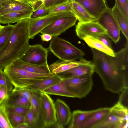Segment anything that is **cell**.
<instances>
[{"label":"cell","mask_w":128,"mask_h":128,"mask_svg":"<svg viewBox=\"0 0 128 128\" xmlns=\"http://www.w3.org/2000/svg\"><path fill=\"white\" fill-rule=\"evenodd\" d=\"M91 50L94 72L100 78L105 88L119 94L128 88V41L114 56L93 48Z\"/></svg>","instance_id":"6da1fadb"},{"label":"cell","mask_w":128,"mask_h":128,"mask_svg":"<svg viewBox=\"0 0 128 128\" xmlns=\"http://www.w3.org/2000/svg\"><path fill=\"white\" fill-rule=\"evenodd\" d=\"M29 18L21 20L13 25L9 38L0 49V69L2 70L20 59L30 45Z\"/></svg>","instance_id":"7a4b0ae2"},{"label":"cell","mask_w":128,"mask_h":128,"mask_svg":"<svg viewBox=\"0 0 128 128\" xmlns=\"http://www.w3.org/2000/svg\"><path fill=\"white\" fill-rule=\"evenodd\" d=\"M4 71L14 87L28 88L37 82L54 74H42L31 72L17 67L12 64L6 66Z\"/></svg>","instance_id":"3957f363"},{"label":"cell","mask_w":128,"mask_h":128,"mask_svg":"<svg viewBox=\"0 0 128 128\" xmlns=\"http://www.w3.org/2000/svg\"><path fill=\"white\" fill-rule=\"evenodd\" d=\"M50 41L48 50L60 60H74L83 58L84 53L69 42L58 36H53Z\"/></svg>","instance_id":"277c9868"},{"label":"cell","mask_w":128,"mask_h":128,"mask_svg":"<svg viewBox=\"0 0 128 128\" xmlns=\"http://www.w3.org/2000/svg\"><path fill=\"white\" fill-rule=\"evenodd\" d=\"M67 89L75 98H82L91 90L93 85L92 75L63 78Z\"/></svg>","instance_id":"5b68a950"},{"label":"cell","mask_w":128,"mask_h":128,"mask_svg":"<svg viewBox=\"0 0 128 128\" xmlns=\"http://www.w3.org/2000/svg\"><path fill=\"white\" fill-rule=\"evenodd\" d=\"M74 15L72 12H60L49 13L48 15L35 18H29L28 31L30 38L34 37L46 27L58 19L66 16Z\"/></svg>","instance_id":"8992f818"},{"label":"cell","mask_w":128,"mask_h":128,"mask_svg":"<svg viewBox=\"0 0 128 128\" xmlns=\"http://www.w3.org/2000/svg\"><path fill=\"white\" fill-rule=\"evenodd\" d=\"M96 22L104 28L108 37L116 44L120 39V30L112 14L111 9L107 7Z\"/></svg>","instance_id":"52a82bcc"},{"label":"cell","mask_w":128,"mask_h":128,"mask_svg":"<svg viewBox=\"0 0 128 128\" xmlns=\"http://www.w3.org/2000/svg\"><path fill=\"white\" fill-rule=\"evenodd\" d=\"M48 50L40 44L29 45L20 58L26 62L38 65H48L47 57Z\"/></svg>","instance_id":"ba28073f"},{"label":"cell","mask_w":128,"mask_h":128,"mask_svg":"<svg viewBox=\"0 0 128 128\" xmlns=\"http://www.w3.org/2000/svg\"><path fill=\"white\" fill-rule=\"evenodd\" d=\"M40 96L42 111L43 128H48L57 122L54 103L48 94L40 92Z\"/></svg>","instance_id":"9c48e42d"},{"label":"cell","mask_w":128,"mask_h":128,"mask_svg":"<svg viewBox=\"0 0 128 128\" xmlns=\"http://www.w3.org/2000/svg\"><path fill=\"white\" fill-rule=\"evenodd\" d=\"M77 20L74 15L60 18L46 27L40 32L42 34H49L52 37L58 36L74 26Z\"/></svg>","instance_id":"30bf717a"},{"label":"cell","mask_w":128,"mask_h":128,"mask_svg":"<svg viewBox=\"0 0 128 128\" xmlns=\"http://www.w3.org/2000/svg\"><path fill=\"white\" fill-rule=\"evenodd\" d=\"M77 36L81 40L90 36L96 38L100 34H106V30L97 22H78L76 26Z\"/></svg>","instance_id":"8fae6325"},{"label":"cell","mask_w":128,"mask_h":128,"mask_svg":"<svg viewBox=\"0 0 128 128\" xmlns=\"http://www.w3.org/2000/svg\"><path fill=\"white\" fill-rule=\"evenodd\" d=\"M81 5L92 17L97 20L108 7L105 0H72Z\"/></svg>","instance_id":"7c38bea8"},{"label":"cell","mask_w":128,"mask_h":128,"mask_svg":"<svg viewBox=\"0 0 128 128\" xmlns=\"http://www.w3.org/2000/svg\"><path fill=\"white\" fill-rule=\"evenodd\" d=\"M128 119L111 111L105 119L94 128H127Z\"/></svg>","instance_id":"4fadbf2b"},{"label":"cell","mask_w":128,"mask_h":128,"mask_svg":"<svg viewBox=\"0 0 128 128\" xmlns=\"http://www.w3.org/2000/svg\"><path fill=\"white\" fill-rule=\"evenodd\" d=\"M110 111V108H100L98 110L88 117L76 128H94L105 119Z\"/></svg>","instance_id":"5bb4252c"},{"label":"cell","mask_w":128,"mask_h":128,"mask_svg":"<svg viewBox=\"0 0 128 128\" xmlns=\"http://www.w3.org/2000/svg\"><path fill=\"white\" fill-rule=\"evenodd\" d=\"M83 58L78 61L75 60L57 61L49 66L51 71L54 74H58L82 64L92 63Z\"/></svg>","instance_id":"9a60e30c"},{"label":"cell","mask_w":128,"mask_h":128,"mask_svg":"<svg viewBox=\"0 0 128 128\" xmlns=\"http://www.w3.org/2000/svg\"><path fill=\"white\" fill-rule=\"evenodd\" d=\"M57 122L63 126L68 124L72 113L68 106L62 100L57 99L54 103Z\"/></svg>","instance_id":"2e32d148"},{"label":"cell","mask_w":128,"mask_h":128,"mask_svg":"<svg viewBox=\"0 0 128 128\" xmlns=\"http://www.w3.org/2000/svg\"><path fill=\"white\" fill-rule=\"evenodd\" d=\"M31 106L36 120V128H43V120L40 96V92L30 90Z\"/></svg>","instance_id":"e0dca14e"},{"label":"cell","mask_w":128,"mask_h":128,"mask_svg":"<svg viewBox=\"0 0 128 128\" xmlns=\"http://www.w3.org/2000/svg\"><path fill=\"white\" fill-rule=\"evenodd\" d=\"M0 16L13 11L32 10L30 4L17 0H0Z\"/></svg>","instance_id":"ac0fdd59"},{"label":"cell","mask_w":128,"mask_h":128,"mask_svg":"<svg viewBox=\"0 0 128 128\" xmlns=\"http://www.w3.org/2000/svg\"><path fill=\"white\" fill-rule=\"evenodd\" d=\"M33 12L32 9L10 12L0 16V23L8 24L17 23L22 20L30 18Z\"/></svg>","instance_id":"d6986e66"},{"label":"cell","mask_w":128,"mask_h":128,"mask_svg":"<svg viewBox=\"0 0 128 128\" xmlns=\"http://www.w3.org/2000/svg\"><path fill=\"white\" fill-rule=\"evenodd\" d=\"M15 66L29 72L37 74H51L53 73L50 70L49 66L38 65L23 62L20 59L12 63Z\"/></svg>","instance_id":"ffe728a7"},{"label":"cell","mask_w":128,"mask_h":128,"mask_svg":"<svg viewBox=\"0 0 128 128\" xmlns=\"http://www.w3.org/2000/svg\"><path fill=\"white\" fill-rule=\"evenodd\" d=\"M94 72L92 62L81 65L58 74H68V77H74L92 75Z\"/></svg>","instance_id":"44dd1931"},{"label":"cell","mask_w":128,"mask_h":128,"mask_svg":"<svg viewBox=\"0 0 128 128\" xmlns=\"http://www.w3.org/2000/svg\"><path fill=\"white\" fill-rule=\"evenodd\" d=\"M68 4L79 22H84L97 21L96 19L91 16L78 3L72 0L68 3Z\"/></svg>","instance_id":"7402d4cb"},{"label":"cell","mask_w":128,"mask_h":128,"mask_svg":"<svg viewBox=\"0 0 128 128\" xmlns=\"http://www.w3.org/2000/svg\"><path fill=\"white\" fill-rule=\"evenodd\" d=\"M99 109L100 108L89 110H77L74 111L72 113L68 128H76L78 126Z\"/></svg>","instance_id":"603a6c76"},{"label":"cell","mask_w":128,"mask_h":128,"mask_svg":"<svg viewBox=\"0 0 128 128\" xmlns=\"http://www.w3.org/2000/svg\"><path fill=\"white\" fill-rule=\"evenodd\" d=\"M63 78L60 76L54 74L48 78L40 80L28 89L30 90L42 92L58 83Z\"/></svg>","instance_id":"cb8c5ba5"},{"label":"cell","mask_w":128,"mask_h":128,"mask_svg":"<svg viewBox=\"0 0 128 128\" xmlns=\"http://www.w3.org/2000/svg\"><path fill=\"white\" fill-rule=\"evenodd\" d=\"M91 48L112 56H115V53L112 48L108 47L98 39L90 36L85 38L83 40Z\"/></svg>","instance_id":"d4e9b609"},{"label":"cell","mask_w":128,"mask_h":128,"mask_svg":"<svg viewBox=\"0 0 128 128\" xmlns=\"http://www.w3.org/2000/svg\"><path fill=\"white\" fill-rule=\"evenodd\" d=\"M42 92L48 94L75 98V96L68 90L62 79L58 83Z\"/></svg>","instance_id":"484cf974"},{"label":"cell","mask_w":128,"mask_h":128,"mask_svg":"<svg viewBox=\"0 0 128 128\" xmlns=\"http://www.w3.org/2000/svg\"><path fill=\"white\" fill-rule=\"evenodd\" d=\"M112 14L116 21L120 30L127 40L128 41V21L120 10L116 5L111 9Z\"/></svg>","instance_id":"4316f807"},{"label":"cell","mask_w":128,"mask_h":128,"mask_svg":"<svg viewBox=\"0 0 128 128\" xmlns=\"http://www.w3.org/2000/svg\"><path fill=\"white\" fill-rule=\"evenodd\" d=\"M5 106H19L30 108L31 103L30 101L28 99L12 92Z\"/></svg>","instance_id":"83f0119b"},{"label":"cell","mask_w":128,"mask_h":128,"mask_svg":"<svg viewBox=\"0 0 128 128\" xmlns=\"http://www.w3.org/2000/svg\"><path fill=\"white\" fill-rule=\"evenodd\" d=\"M6 110L8 119L12 128H17L19 125L24 123V116Z\"/></svg>","instance_id":"f1b7e54d"},{"label":"cell","mask_w":128,"mask_h":128,"mask_svg":"<svg viewBox=\"0 0 128 128\" xmlns=\"http://www.w3.org/2000/svg\"><path fill=\"white\" fill-rule=\"evenodd\" d=\"M0 128H12L5 105L0 106Z\"/></svg>","instance_id":"f546056e"},{"label":"cell","mask_w":128,"mask_h":128,"mask_svg":"<svg viewBox=\"0 0 128 128\" xmlns=\"http://www.w3.org/2000/svg\"><path fill=\"white\" fill-rule=\"evenodd\" d=\"M110 111L128 119V108L123 106L119 101L110 108Z\"/></svg>","instance_id":"4dcf8cb0"},{"label":"cell","mask_w":128,"mask_h":128,"mask_svg":"<svg viewBox=\"0 0 128 128\" xmlns=\"http://www.w3.org/2000/svg\"><path fill=\"white\" fill-rule=\"evenodd\" d=\"M13 28V25L8 24L4 26L0 33V49L9 38Z\"/></svg>","instance_id":"1f68e13d"},{"label":"cell","mask_w":128,"mask_h":128,"mask_svg":"<svg viewBox=\"0 0 128 128\" xmlns=\"http://www.w3.org/2000/svg\"><path fill=\"white\" fill-rule=\"evenodd\" d=\"M24 123L29 128H36L35 118L32 109L30 108L24 116Z\"/></svg>","instance_id":"d6a6232c"},{"label":"cell","mask_w":128,"mask_h":128,"mask_svg":"<svg viewBox=\"0 0 128 128\" xmlns=\"http://www.w3.org/2000/svg\"><path fill=\"white\" fill-rule=\"evenodd\" d=\"M1 85L6 86L8 91L11 92L14 88L7 75L4 71L0 69V85Z\"/></svg>","instance_id":"836d02e7"},{"label":"cell","mask_w":128,"mask_h":128,"mask_svg":"<svg viewBox=\"0 0 128 128\" xmlns=\"http://www.w3.org/2000/svg\"><path fill=\"white\" fill-rule=\"evenodd\" d=\"M12 93L6 86L0 85V106L5 105Z\"/></svg>","instance_id":"e575fe53"},{"label":"cell","mask_w":128,"mask_h":128,"mask_svg":"<svg viewBox=\"0 0 128 128\" xmlns=\"http://www.w3.org/2000/svg\"><path fill=\"white\" fill-rule=\"evenodd\" d=\"M115 0V4L128 21V0Z\"/></svg>","instance_id":"d590c367"},{"label":"cell","mask_w":128,"mask_h":128,"mask_svg":"<svg viewBox=\"0 0 128 128\" xmlns=\"http://www.w3.org/2000/svg\"><path fill=\"white\" fill-rule=\"evenodd\" d=\"M72 0H46L44 3L46 9H50L60 5L68 3Z\"/></svg>","instance_id":"8d00e7d4"},{"label":"cell","mask_w":128,"mask_h":128,"mask_svg":"<svg viewBox=\"0 0 128 128\" xmlns=\"http://www.w3.org/2000/svg\"><path fill=\"white\" fill-rule=\"evenodd\" d=\"M7 110L24 116L30 108L22 106H6Z\"/></svg>","instance_id":"74e56055"},{"label":"cell","mask_w":128,"mask_h":128,"mask_svg":"<svg viewBox=\"0 0 128 128\" xmlns=\"http://www.w3.org/2000/svg\"><path fill=\"white\" fill-rule=\"evenodd\" d=\"M12 92L20 95L30 101L32 97L31 91L28 89L14 87Z\"/></svg>","instance_id":"f35d334b"},{"label":"cell","mask_w":128,"mask_h":128,"mask_svg":"<svg viewBox=\"0 0 128 128\" xmlns=\"http://www.w3.org/2000/svg\"><path fill=\"white\" fill-rule=\"evenodd\" d=\"M48 10L49 13L64 12H72L68 3L63 4Z\"/></svg>","instance_id":"ab89813d"},{"label":"cell","mask_w":128,"mask_h":128,"mask_svg":"<svg viewBox=\"0 0 128 128\" xmlns=\"http://www.w3.org/2000/svg\"><path fill=\"white\" fill-rule=\"evenodd\" d=\"M49 14L48 10L46 9L44 4L38 9L33 12L30 18H35L41 17Z\"/></svg>","instance_id":"60d3db41"},{"label":"cell","mask_w":128,"mask_h":128,"mask_svg":"<svg viewBox=\"0 0 128 128\" xmlns=\"http://www.w3.org/2000/svg\"><path fill=\"white\" fill-rule=\"evenodd\" d=\"M128 88L124 89L120 93L119 101L124 106L128 108Z\"/></svg>","instance_id":"b9f144b4"},{"label":"cell","mask_w":128,"mask_h":128,"mask_svg":"<svg viewBox=\"0 0 128 128\" xmlns=\"http://www.w3.org/2000/svg\"><path fill=\"white\" fill-rule=\"evenodd\" d=\"M96 38L108 47L112 48L111 42L106 34H100Z\"/></svg>","instance_id":"7bdbcfd3"},{"label":"cell","mask_w":128,"mask_h":128,"mask_svg":"<svg viewBox=\"0 0 128 128\" xmlns=\"http://www.w3.org/2000/svg\"><path fill=\"white\" fill-rule=\"evenodd\" d=\"M44 2L38 0L36 2L33 4L32 6L33 12H34L38 9L44 4Z\"/></svg>","instance_id":"ee69618b"},{"label":"cell","mask_w":128,"mask_h":128,"mask_svg":"<svg viewBox=\"0 0 128 128\" xmlns=\"http://www.w3.org/2000/svg\"><path fill=\"white\" fill-rule=\"evenodd\" d=\"M41 39L43 41L48 42L51 40L52 36L47 34H40Z\"/></svg>","instance_id":"f6af8a7d"},{"label":"cell","mask_w":128,"mask_h":128,"mask_svg":"<svg viewBox=\"0 0 128 128\" xmlns=\"http://www.w3.org/2000/svg\"><path fill=\"white\" fill-rule=\"evenodd\" d=\"M64 128V126L57 122L51 125L48 127V128Z\"/></svg>","instance_id":"bcb514c9"},{"label":"cell","mask_w":128,"mask_h":128,"mask_svg":"<svg viewBox=\"0 0 128 128\" xmlns=\"http://www.w3.org/2000/svg\"><path fill=\"white\" fill-rule=\"evenodd\" d=\"M17 128H29L27 124L24 122L19 125Z\"/></svg>","instance_id":"7dc6e473"},{"label":"cell","mask_w":128,"mask_h":128,"mask_svg":"<svg viewBox=\"0 0 128 128\" xmlns=\"http://www.w3.org/2000/svg\"><path fill=\"white\" fill-rule=\"evenodd\" d=\"M23 2L28 4L32 5V3L30 0H17Z\"/></svg>","instance_id":"c3c4849f"},{"label":"cell","mask_w":128,"mask_h":128,"mask_svg":"<svg viewBox=\"0 0 128 128\" xmlns=\"http://www.w3.org/2000/svg\"><path fill=\"white\" fill-rule=\"evenodd\" d=\"M30 1L32 3V4L36 2L37 0H30Z\"/></svg>","instance_id":"681fc988"},{"label":"cell","mask_w":128,"mask_h":128,"mask_svg":"<svg viewBox=\"0 0 128 128\" xmlns=\"http://www.w3.org/2000/svg\"><path fill=\"white\" fill-rule=\"evenodd\" d=\"M4 26H2L0 24V33L1 32L2 30L4 27Z\"/></svg>","instance_id":"f907efd6"},{"label":"cell","mask_w":128,"mask_h":128,"mask_svg":"<svg viewBox=\"0 0 128 128\" xmlns=\"http://www.w3.org/2000/svg\"><path fill=\"white\" fill-rule=\"evenodd\" d=\"M40 0L41 1V2H44L46 0Z\"/></svg>","instance_id":"816d5d0a"},{"label":"cell","mask_w":128,"mask_h":128,"mask_svg":"<svg viewBox=\"0 0 128 128\" xmlns=\"http://www.w3.org/2000/svg\"><path fill=\"white\" fill-rule=\"evenodd\" d=\"M0 7H1V4H0Z\"/></svg>","instance_id":"f5cc1de1"},{"label":"cell","mask_w":128,"mask_h":128,"mask_svg":"<svg viewBox=\"0 0 128 128\" xmlns=\"http://www.w3.org/2000/svg\"></svg>","instance_id":"db71d44e"}]
</instances>
